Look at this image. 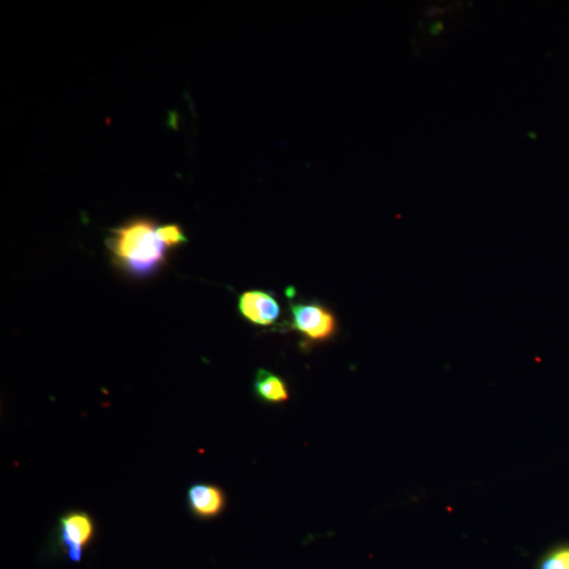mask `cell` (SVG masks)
I'll list each match as a JSON object with an SVG mask.
<instances>
[{
	"label": "cell",
	"mask_w": 569,
	"mask_h": 569,
	"mask_svg": "<svg viewBox=\"0 0 569 569\" xmlns=\"http://www.w3.org/2000/svg\"><path fill=\"white\" fill-rule=\"evenodd\" d=\"M158 224L150 217H134L111 230L106 246L115 265L127 275L148 277L167 260L168 249L158 239Z\"/></svg>",
	"instance_id": "obj_1"
},
{
	"label": "cell",
	"mask_w": 569,
	"mask_h": 569,
	"mask_svg": "<svg viewBox=\"0 0 569 569\" xmlns=\"http://www.w3.org/2000/svg\"><path fill=\"white\" fill-rule=\"evenodd\" d=\"M95 537V524L87 513L64 514L58 522L55 548L70 562H80Z\"/></svg>",
	"instance_id": "obj_2"
},
{
	"label": "cell",
	"mask_w": 569,
	"mask_h": 569,
	"mask_svg": "<svg viewBox=\"0 0 569 569\" xmlns=\"http://www.w3.org/2000/svg\"><path fill=\"white\" fill-rule=\"evenodd\" d=\"M293 329L312 342H324L335 335L336 321L334 313L321 305L293 304L290 306Z\"/></svg>",
	"instance_id": "obj_3"
},
{
	"label": "cell",
	"mask_w": 569,
	"mask_h": 569,
	"mask_svg": "<svg viewBox=\"0 0 569 569\" xmlns=\"http://www.w3.org/2000/svg\"><path fill=\"white\" fill-rule=\"evenodd\" d=\"M237 307L242 318L257 326L275 324L281 314V307L275 295L262 290H251L241 294Z\"/></svg>",
	"instance_id": "obj_4"
},
{
	"label": "cell",
	"mask_w": 569,
	"mask_h": 569,
	"mask_svg": "<svg viewBox=\"0 0 569 569\" xmlns=\"http://www.w3.org/2000/svg\"><path fill=\"white\" fill-rule=\"evenodd\" d=\"M187 504L192 514L201 520H212L226 508L227 497L217 485L197 483L187 491Z\"/></svg>",
	"instance_id": "obj_5"
},
{
	"label": "cell",
	"mask_w": 569,
	"mask_h": 569,
	"mask_svg": "<svg viewBox=\"0 0 569 569\" xmlns=\"http://www.w3.org/2000/svg\"><path fill=\"white\" fill-rule=\"evenodd\" d=\"M254 394L266 404H284L290 399V393L284 379L276 373L259 369L254 377Z\"/></svg>",
	"instance_id": "obj_6"
},
{
	"label": "cell",
	"mask_w": 569,
	"mask_h": 569,
	"mask_svg": "<svg viewBox=\"0 0 569 569\" xmlns=\"http://www.w3.org/2000/svg\"><path fill=\"white\" fill-rule=\"evenodd\" d=\"M157 234L168 251L188 242V237L179 224L158 225Z\"/></svg>",
	"instance_id": "obj_7"
},
{
	"label": "cell",
	"mask_w": 569,
	"mask_h": 569,
	"mask_svg": "<svg viewBox=\"0 0 569 569\" xmlns=\"http://www.w3.org/2000/svg\"><path fill=\"white\" fill-rule=\"evenodd\" d=\"M537 569H569V547L548 551L538 563Z\"/></svg>",
	"instance_id": "obj_8"
}]
</instances>
